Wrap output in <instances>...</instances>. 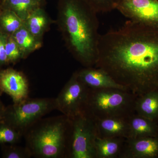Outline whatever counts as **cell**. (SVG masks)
I'll list each match as a JSON object with an SVG mask.
<instances>
[{"label":"cell","instance_id":"2e32d148","mask_svg":"<svg viewBox=\"0 0 158 158\" xmlns=\"http://www.w3.org/2000/svg\"><path fill=\"white\" fill-rule=\"evenodd\" d=\"M52 20L43 7L33 11L24 21L28 30L38 39L42 40L44 34L49 29Z\"/></svg>","mask_w":158,"mask_h":158},{"label":"cell","instance_id":"7c38bea8","mask_svg":"<svg viewBox=\"0 0 158 158\" xmlns=\"http://www.w3.org/2000/svg\"><path fill=\"white\" fill-rule=\"evenodd\" d=\"M128 118L111 117L95 120L98 136L100 138L128 139L129 135Z\"/></svg>","mask_w":158,"mask_h":158},{"label":"cell","instance_id":"8992f818","mask_svg":"<svg viewBox=\"0 0 158 158\" xmlns=\"http://www.w3.org/2000/svg\"><path fill=\"white\" fill-rule=\"evenodd\" d=\"M56 110L53 98H26L5 109L3 122L23 135L44 116Z\"/></svg>","mask_w":158,"mask_h":158},{"label":"cell","instance_id":"4316f807","mask_svg":"<svg viewBox=\"0 0 158 158\" xmlns=\"http://www.w3.org/2000/svg\"><path fill=\"white\" fill-rule=\"evenodd\" d=\"M35 1H38V2H45V0H35Z\"/></svg>","mask_w":158,"mask_h":158},{"label":"cell","instance_id":"f1b7e54d","mask_svg":"<svg viewBox=\"0 0 158 158\" xmlns=\"http://www.w3.org/2000/svg\"><path fill=\"white\" fill-rule=\"evenodd\" d=\"M1 88H0V91H1Z\"/></svg>","mask_w":158,"mask_h":158},{"label":"cell","instance_id":"603a6c76","mask_svg":"<svg viewBox=\"0 0 158 158\" xmlns=\"http://www.w3.org/2000/svg\"><path fill=\"white\" fill-rule=\"evenodd\" d=\"M2 157L5 158H29L32 156L30 150L27 146L20 147L10 145L4 148Z\"/></svg>","mask_w":158,"mask_h":158},{"label":"cell","instance_id":"ffe728a7","mask_svg":"<svg viewBox=\"0 0 158 158\" xmlns=\"http://www.w3.org/2000/svg\"><path fill=\"white\" fill-rule=\"evenodd\" d=\"M22 135L11 126L4 122L0 123V144H14L19 141Z\"/></svg>","mask_w":158,"mask_h":158},{"label":"cell","instance_id":"5bb4252c","mask_svg":"<svg viewBox=\"0 0 158 158\" xmlns=\"http://www.w3.org/2000/svg\"><path fill=\"white\" fill-rule=\"evenodd\" d=\"M135 110L136 114L158 123V90L138 97Z\"/></svg>","mask_w":158,"mask_h":158},{"label":"cell","instance_id":"52a82bcc","mask_svg":"<svg viewBox=\"0 0 158 158\" xmlns=\"http://www.w3.org/2000/svg\"><path fill=\"white\" fill-rule=\"evenodd\" d=\"M89 88L73 73L55 100L56 110L69 118L83 113L87 102Z\"/></svg>","mask_w":158,"mask_h":158},{"label":"cell","instance_id":"d4e9b609","mask_svg":"<svg viewBox=\"0 0 158 158\" xmlns=\"http://www.w3.org/2000/svg\"><path fill=\"white\" fill-rule=\"evenodd\" d=\"M5 109L3 107H0V123L3 122L4 114H5Z\"/></svg>","mask_w":158,"mask_h":158},{"label":"cell","instance_id":"9c48e42d","mask_svg":"<svg viewBox=\"0 0 158 158\" xmlns=\"http://www.w3.org/2000/svg\"><path fill=\"white\" fill-rule=\"evenodd\" d=\"M0 88L11 97L14 103L28 98L29 85L27 78L21 72L13 69L0 71Z\"/></svg>","mask_w":158,"mask_h":158},{"label":"cell","instance_id":"cb8c5ba5","mask_svg":"<svg viewBox=\"0 0 158 158\" xmlns=\"http://www.w3.org/2000/svg\"><path fill=\"white\" fill-rule=\"evenodd\" d=\"M8 35L0 31V66L9 64L6 51V44Z\"/></svg>","mask_w":158,"mask_h":158},{"label":"cell","instance_id":"8fae6325","mask_svg":"<svg viewBox=\"0 0 158 158\" xmlns=\"http://www.w3.org/2000/svg\"><path fill=\"white\" fill-rule=\"evenodd\" d=\"M79 80L90 88H116L128 90L118 84L107 72L102 69L85 67L77 71Z\"/></svg>","mask_w":158,"mask_h":158},{"label":"cell","instance_id":"ba28073f","mask_svg":"<svg viewBox=\"0 0 158 158\" xmlns=\"http://www.w3.org/2000/svg\"><path fill=\"white\" fill-rule=\"evenodd\" d=\"M116 9L131 20L158 25V0H121Z\"/></svg>","mask_w":158,"mask_h":158},{"label":"cell","instance_id":"44dd1931","mask_svg":"<svg viewBox=\"0 0 158 158\" xmlns=\"http://www.w3.org/2000/svg\"><path fill=\"white\" fill-rule=\"evenodd\" d=\"M6 51L9 63H14L23 59L21 51L12 36L7 37Z\"/></svg>","mask_w":158,"mask_h":158},{"label":"cell","instance_id":"6da1fadb","mask_svg":"<svg viewBox=\"0 0 158 158\" xmlns=\"http://www.w3.org/2000/svg\"><path fill=\"white\" fill-rule=\"evenodd\" d=\"M95 66L137 97L158 90V25L129 20L100 35Z\"/></svg>","mask_w":158,"mask_h":158},{"label":"cell","instance_id":"d6986e66","mask_svg":"<svg viewBox=\"0 0 158 158\" xmlns=\"http://www.w3.org/2000/svg\"><path fill=\"white\" fill-rule=\"evenodd\" d=\"M24 22L15 13L2 8L0 13V31L8 36H11L24 25Z\"/></svg>","mask_w":158,"mask_h":158},{"label":"cell","instance_id":"30bf717a","mask_svg":"<svg viewBox=\"0 0 158 158\" xmlns=\"http://www.w3.org/2000/svg\"><path fill=\"white\" fill-rule=\"evenodd\" d=\"M119 158H158V136L126 139Z\"/></svg>","mask_w":158,"mask_h":158},{"label":"cell","instance_id":"f546056e","mask_svg":"<svg viewBox=\"0 0 158 158\" xmlns=\"http://www.w3.org/2000/svg\"><path fill=\"white\" fill-rule=\"evenodd\" d=\"M1 1H2V0H0V2H1Z\"/></svg>","mask_w":158,"mask_h":158},{"label":"cell","instance_id":"4fadbf2b","mask_svg":"<svg viewBox=\"0 0 158 158\" xmlns=\"http://www.w3.org/2000/svg\"><path fill=\"white\" fill-rule=\"evenodd\" d=\"M128 139L158 136V123L135 113L128 118Z\"/></svg>","mask_w":158,"mask_h":158},{"label":"cell","instance_id":"e0dca14e","mask_svg":"<svg viewBox=\"0 0 158 158\" xmlns=\"http://www.w3.org/2000/svg\"><path fill=\"white\" fill-rule=\"evenodd\" d=\"M22 53L23 59L42 47V40L34 36L23 25L11 35Z\"/></svg>","mask_w":158,"mask_h":158},{"label":"cell","instance_id":"9a60e30c","mask_svg":"<svg viewBox=\"0 0 158 158\" xmlns=\"http://www.w3.org/2000/svg\"><path fill=\"white\" fill-rule=\"evenodd\" d=\"M126 139L121 138L97 137L95 158H119Z\"/></svg>","mask_w":158,"mask_h":158},{"label":"cell","instance_id":"ac0fdd59","mask_svg":"<svg viewBox=\"0 0 158 158\" xmlns=\"http://www.w3.org/2000/svg\"><path fill=\"white\" fill-rule=\"evenodd\" d=\"M2 7L14 12L24 22L44 2L35 0H2Z\"/></svg>","mask_w":158,"mask_h":158},{"label":"cell","instance_id":"3957f363","mask_svg":"<svg viewBox=\"0 0 158 158\" xmlns=\"http://www.w3.org/2000/svg\"><path fill=\"white\" fill-rule=\"evenodd\" d=\"M69 118L65 115L40 119L25 133L32 156L65 158Z\"/></svg>","mask_w":158,"mask_h":158},{"label":"cell","instance_id":"484cf974","mask_svg":"<svg viewBox=\"0 0 158 158\" xmlns=\"http://www.w3.org/2000/svg\"><path fill=\"white\" fill-rule=\"evenodd\" d=\"M2 5H1V2H0V13H1V11H2Z\"/></svg>","mask_w":158,"mask_h":158},{"label":"cell","instance_id":"83f0119b","mask_svg":"<svg viewBox=\"0 0 158 158\" xmlns=\"http://www.w3.org/2000/svg\"><path fill=\"white\" fill-rule=\"evenodd\" d=\"M3 107L2 106V104L0 102V107Z\"/></svg>","mask_w":158,"mask_h":158},{"label":"cell","instance_id":"7a4b0ae2","mask_svg":"<svg viewBox=\"0 0 158 158\" xmlns=\"http://www.w3.org/2000/svg\"><path fill=\"white\" fill-rule=\"evenodd\" d=\"M58 28L65 46L85 67L95 65L98 53L97 12L85 0H59Z\"/></svg>","mask_w":158,"mask_h":158},{"label":"cell","instance_id":"7402d4cb","mask_svg":"<svg viewBox=\"0 0 158 158\" xmlns=\"http://www.w3.org/2000/svg\"><path fill=\"white\" fill-rule=\"evenodd\" d=\"M97 13L107 12L116 9L121 0H85Z\"/></svg>","mask_w":158,"mask_h":158},{"label":"cell","instance_id":"5b68a950","mask_svg":"<svg viewBox=\"0 0 158 158\" xmlns=\"http://www.w3.org/2000/svg\"><path fill=\"white\" fill-rule=\"evenodd\" d=\"M69 120L65 158H95V143L98 136L94 120L85 113Z\"/></svg>","mask_w":158,"mask_h":158},{"label":"cell","instance_id":"277c9868","mask_svg":"<svg viewBox=\"0 0 158 158\" xmlns=\"http://www.w3.org/2000/svg\"><path fill=\"white\" fill-rule=\"evenodd\" d=\"M136 95L116 88H90L83 113L94 121L111 117L128 118L135 113Z\"/></svg>","mask_w":158,"mask_h":158}]
</instances>
